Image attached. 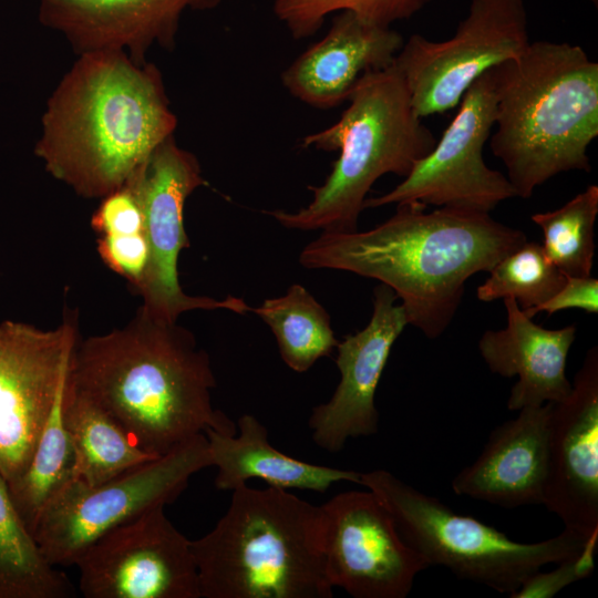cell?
<instances>
[{"label":"cell","mask_w":598,"mask_h":598,"mask_svg":"<svg viewBox=\"0 0 598 598\" xmlns=\"http://www.w3.org/2000/svg\"><path fill=\"white\" fill-rule=\"evenodd\" d=\"M398 204L382 224L364 231L321 233L305 246L308 269H336L375 279L402 300L408 323L430 339L451 323L466 280L489 271L527 239L489 213Z\"/></svg>","instance_id":"obj_1"},{"label":"cell","mask_w":598,"mask_h":598,"mask_svg":"<svg viewBox=\"0 0 598 598\" xmlns=\"http://www.w3.org/2000/svg\"><path fill=\"white\" fill-rule=\"evenodd\" d=\"M66 382L155 456L207 429L237 432L213 406L216 379L208 353L188 329L142 307L124 327L80 339Z\"/></svg>","instance_id":"obj_2"},{"label":"cell","mask_w":598,"mask_h":598,"mask_svg":"<svg viewBox=\"0 0 598 598\" xmlns=\"http://www.w3.org/2000/svg\"><path fill=\"white\" fill-rule=\"evenodd\" d=\"M176 126L156 65L124 51L84 52L47 102L34 153L78 195L102 198L122 187Z\"/></svg>","instance_id":"obj_3"},{"label":"cell","mask_w":598,"mask_h":598,"mask_svg":"<svg viewBox=\"0 0 598 598\" xmlns=\"http://www.w3.org/2000/svg\"><path fill=\"white\" fill-rule=\"evenodd\" d=\"M492 71L491 150L516 196L529 198L563 172H589L587 150L598 136V63L579 45L542 40Z\"/></svg>","instance_id":"obj_4"},{"label":"cell","mask_w":598,"mask_h":598,"mask_svg":"<svg viewBox=\"0 0 598 598\" xmlns=\"http://www.w3.org/2000/svg\"><path fill=\"white\" fill-rule=\"evenodd\" d=\"M215 527L190 540L202 598H332L321 506L287 489L231 491Z\"/></svg>","instance_id":"obj_5"},{"label":"cell","mask_w":598,"mask_h":598,"mask_svg":"<svg viewBox=\"0 0 598 598\" xmlns=\"http://www.w3.org/2000/svg\"><path fill=\"white\" fill-rule=\"evenodd\" d=\"M349 105L331 126L302 138L303 147L339 151L320 186H310L312 199L296 212H266L289 229L352 233L367 194L385 174L406 177L436 144L411 103L405 80L395 65L364 73L354 85Z\"/></svg>","instance_id":"obj_6"},{"label":"cell","mask_w":598,"mask_h":598,"mask_svg":"<svg viewBox=\"0 0 598 598\" xmlns=\"http://www.w3.org/2000/svg\"><path fill=\"white\" fill-rule=\"evenodd\" d=\"M359 484L375 494L405 543L430 566H443L460 579L509 597L542 567L578 555L596 534L586 536L564 528L549 539L522 543L474 517L454 512L389 471L360 473Z\"/></svg>","instance_id":"obj_7"},{"label":"cell","mask_w":598,"mask_h":598,"mask_svg":"<svg viewBox=\"0 0 598 598\" xmlns=\"http://www.w3.org/2000/svg\"><path fill=\"white\" fill-rule=\"evenodd\" d=\"M212 466L205 433L102 484L71 481L44 508L33 536L53 566H72L97 537L173 503L190 477Z\"/></svg>","instance_id":"obj_8"},{"label":"cell","mask_w":598,"mask_h":598,"mask_svg":"<svg viewBox=\"0 0 598 598\" xmlns=\"http://www.w3.org/2000/svg\"><path fill=\"white\" fill-rule=\"evenodd\" d=\"M529 43L524 0H471L452 38L431 41L412 34L394 63L423 118L454 109L477 78L518 58Z\"/></svg>","instance_id":"obj_9"},{"label":"cell","mask_w":598,"mask_h":598,"mask_svg":"<svg viewBox=\"0 0 598 598\" xmlns=\"http://www.w3.org/2000/svg\"><path fill=\"white\" fill-rule=\"evenodd\" d=\"M79 340L74 310H66L51 330L13 320L0 323V474L8 483L29 465Z\"/></svg>","instance_id":"obj_10"},{"label":"cell","mask_w":598,"mask_h":598,"mask_svg":"<svg viewBox=\"0 0 598 598\" xmlns=\"http://www.w3.org/2000/svg\"><path fill=\"white\" fill-rule=\"evenodd\" d=\"M495 117L496 91L489 69L465 91L455 117L431 153L392 190L365 198L363 209L421 202L489 213L502 202L516 197L508 178L483 159Z\"/></svg>","instance_id":"obj_11"},{"label":"cell","mask_w":598,"mask_h":598,"mask_svg":"<svg viewBox=\"0 0 598 598\" xmlns=\"http://www.w3.org/2000/svg\"><path fill=\"white\" fill-rule=\"evenodd\" d=\"M135 190L144 214L150 261L138 293L142 308L154 317L177 321L186 311L226 309L243 315L249 306L233 296L217 300L185 293L178 280V256L189 247L184 226L187 197L206 182L190 152L174 135L166 138L126 182Z\"/></svg>","instance_id":"obj_12"},{"label":"cell","mask_w":598,"mask_h":598,"mask_svg":"<svg viewBox=\"0 0 598 598\" xmlns=\"http://www.w3.org/2000/svg\"><path fill=\"white\" fill-rule=\"evenodd\" d=\"M154 507L97 537L78 556L85 598H202L187 539Z\"/></svg>","instance_id":"obj_13"},{"label":"cell","mask_w":598,"mask_h":598,"mask_svg":"<svg viewBox=\"0 0 598 598\" xmlns=\"http://www.w3.org/2000/svg\"><path fill=\"white\" fill-rule=\"evenodd\" d=\"M321 515L329 581L354 598H405L430 567L371 491L340 493L321 505Z\"/></svg>","instance_id":"obj_14"},{"label":"cell","mask_w":598,"mask_h":598,"mask_svg":"<svg viewBox=\"0 0 598 598\" xmlns=\"http://www.w3.org/2000/svg\"><path fill=\"white\" fill-rule=\"evenodd\" d=\"M543 505L565 528L598 532V348H591L570 393L550 403Z\"/></svg>","instance_id":"obj_15"},{"label":"cell","mask_w":598,"mask_h":598,"mask_svg":"<svg viewBox=\"0 0 598 598\" xmlns=\"http://www.w3.org/2000/svg\"><path fill=\"white\" fill-rule=\"evenodd\" d=\"M395 299L390 287L378 285L369 323L336 347L340 382L328 402L313 408L308 422L313 442L322 450L338 453L349 439L378 432L375 391L392 346L409 324Z\"/></svg>","instance_id":"obj_16"},{"label":"cell","mask_w":598,"mask_h":598,"mask_svg":"<svg viewBox=\"0 0 598 598\" xmlns=\"http://www.w3.org/2000/svg\"><path fill=\"white\" fill-rule=\"evenodd\" d=\"M221 0H40L39 21L60 33L76 54L124 51L146 62L155 44L173 49L182 16Z\"/></svg>","instance_id":"obj_17"},{"label":"cell","mask_w":598,"mask_h":598,"mask_svg":"<svg viewBox=\"0 0 598 598\" xmlns=\"http://www.w3.org/2000/svg\"><path fill=\"white\" fill-rule=\"evenodd\" d=\"M403 43L391 27L370 24L341 11L327 34L282 72L281 82L297 100L316 109H332L348 101L364 73L393 64Z\"/></svg>","instance_id":"obj_18"},{"label":"cell","mask_w":598,"mask_h":598,"mask_svg":"<svg viewBox=\"0 0 598 598\" xmlns=\"http://www.w3.org/2000/svg\"><path fill=\"white\" fill-rule=\"evenodd\" d=\"M550 403L523 408L495 427L480 456L453 478L452 491L505 508L543 505Z\"/></svg>","instance_id":"obj_19"},{"label":"cell","mask_w":598,"mask_h":598,"mask_svg":"<svg viewBox=\"0 0 598 598\" xmlns=\"http://www.w3.org/2000/svg\"><path fill=\"white\" fill-rule=\"evenodd\" d=\"M507 326L487 330L478 349L488 369L501 377H518L513 385L507 409L519 411L564 400L571 390L566 377L569 349L576 327L545 329L532 321L513 298H505Z\"/></svg>","instance_id":"obj_20"},{"label":"cell","mask_w":598,"mask_h":598,"mask_svg":"<svg viewBox=\"0 0 598 598\" xmlns=\"http://www.w3.org/2000/svg\"><path fill=\"white\" fill-rule=\"evenodd\" d=\"M238 433L207 429L212 466L217 468L215 485L234 491L252 478L282 489L299 488L324 493L338 482L360 483V473L311 464L286 455L270 445L266 426L251 414L237 421Z\"/></svg>","instance_id":"obj_21"},{"label":"cell","mask_w":598,"mask_h":598,"mask_svg":"<svg viewBox=\"0 0 598 598\" xmlns=\"http://www.w3.org/2000/svg\"><path fill=\"white\" fill-rule=\"evenodd\" d=\"M62 419L75 455V478L94 486L154 458L143 451L103 409L65 379Z\"/></svg>","instance_id":"obj_22"},{"label":"cell","mask_w":598,"mask_h":598,"mask_svg":"<svg viewBox=\"0 0 598 598\" xmlns=\"http://www.w3.org/2000/svg\"><path fill=\"white\" fill-rule=\"evenodd\" d=\"M72 592L65 574L44 557L0 474V598H68Z\"/></svg>","instance_id":"obj_23"},{"label":"cell","mask_w":598,"mask_h":598,"mask_svg":"<svg viewBox=\"0 0 598 598\" xmlns=\"http://www.w3.org/2000/svg\"><path fill=\"white\" fill-rule=\"evenodd\" d=\"M276 337L283 362L293 371H308L320 358L328 357L338 340L327 310L301 285L293 283L278 298L249 307Z\"/></svg>","instance_id":"obj_24"},{"label":"cell","mask_w":598,"mask_h":598,"mask_svg":"<svg viewBox=\"0 0 598 598\" xmlns=\"http://www.w3.org/2000/svg\"><path fill=\"white\" fill-rule=\"evenodd\" d=\"M62 395L25 471L8 483L11 498L32 535L48 504L75 478V455L62 419Z\"/></svg>","instance_id":"obj_25"},{"label":"cell","mask_w":598,"mask_h":598,"mask_svg":"<svg viewBox=\"0 0 598 598\" xmlns=\"http://www.w3.org/2000/svg\"><path fill=\"white\" fill-rule=\"evenodd\" d=\"M598 186L589 185L558 209L532 216L544 234V251L568 277L590 276L595 255Z\"/></svg>","instance_id":"obj_26"},{"label":"cell","mask_w":598,"mask_h":598,"mask_svg":"<svg viewBox=\"0 0 598 598\" xmlns=\"http://www.w3.org/2000/svg\"><path fill=\"white\" fill-rule=\"evenodd\" d=\"M476 290L481 301L513 298L522 310L535 308L561 289L567 280L543 246L527 240L501 259Z\"/></svg>","instance_id":"obj_27"},{"label":"cell","mask_w":598,"mask_h":598,"mask_svg":"<svg viewBox=\"0 0 598 598\" xmlns=\"http://www.w3.org/2000/svg\"><path fill=\"white\" fill-rule=\"evenodd\" d=\"M432 0H275L274 13L291 37L301 40L313 35L331 13L350 11L362 21L391 27L409 19Z\"/></svg>","instance_id":"obj_28"},{"label":"cell","mask_w":598,"mask_h":598,"mask_svg":"<svg viewBox=\"0 0 598 598\" xmlns=\"http://www.w3.org/2000/svg\"><path fill=\"white\" fill-rule=\"evenodd\" d=\"M97 252L103 264L122 276L131 291L140 293L150 261L145 233L133 235H100Z\"/></svg>","instance_id":"obj_29"},{"label":"cell","mask_w":598,"mask_h":598,"mask_svg":"<svg viewBox=\"0 0 598 598\" xmlns=\"http://www.w3.org/2000/svg\"><path fill=\"white\" fill-rule=\"evenodd\" d=\"M597 547L598 533L588 539L578 555L557 563L558 567L550 571L534 573L511 597L550 598L566 586L588 577L595 569Z\"/></svg>","instance_id":"obj_30"},{"label":"cell","mask_w":598,"mask_h":598,"mask_svg":"<svg viewBox=\"0 0 598 598\" xmlns=\"http://www.w3.org/2000/svg\"><path fill=\"white\" fill-rule=\"evenodd\" d=\"M91 226L99 236L145 233L142 205L128 183L101 198Z\"/></svg>","instance_id":"obj_31"},{"label":"cell","mask_w":598,"mask_h":598,"mask_svg":"<svg viewBox=\"0 0 598 598\" xmlns=\"http://www.w3.org/2000/svg\"><path fill=\"white\" fill-rule=\"evenodd\" d=\"M578 308L589 313L598 311V279L588 277H568L559 291L542 305L523 310L533 318L538 312L545 311L553 315L557 311Z\"/></svg>","instance_id":"obj_32"},{"label":"cell","mask_w":598,"mask_h":598,"mask_svg":"<svg viewBox=\"0 0 598 598\" xmlns=\"http://www.w3.org/2000/svg\"><path fill=\"white\" fill-rule=\"evenodd\" d=\"M587 1H589L590 3H592L595 7L598 6V0H587Z\"/></svg>","instance_id":"obj_33"}]
</instances>
